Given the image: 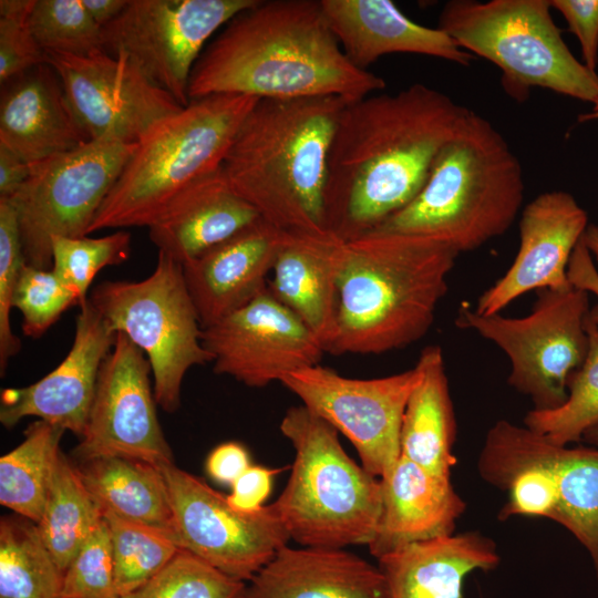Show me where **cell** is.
Wrapping results in <instances>:
<instances>
[{"label": "cell", "instance_id": "6da1fadb", "mask_svg": "<svg viewBox=\"0 0 598 598\" xmlns=\"http://www.w3.org/2000/svg\"><path fill=\"white\" fill-rule=\"evenodd\" d=\"M467 112L423 83L348 102L328 158L327 230L348 240L405 207Z\"/></svg>", "mask_w": 598, "mask_h": 598}, {"label": "cell", "instance_id": "7a4b0ae2", "mask_svg": "<svg viewBox=\"0 0 598 598\" xmlns=\"http://www.w3.org/2000/svg\"><path fill=\"white\" fill-rule=\"evenodd\" d=\"M385 85L346 56L320 0H257L208 42L192 71L188 97L339 96L353 102Z\"/></svg>", "mask_w": 598, "mask_h": 598}, {"label": "cell", "instance_id": "3957f363", "mask_svg": "<svg viewBox=\"0 0 598 598\" xmlns=\"http://www.w3.org/2000/svg\"><path fill=\"white\" fill-rule=\"evenodd\" d=\"M347 103L339 96L258 99L221 164L229 187L286 233H329L328 158Z\"/></svg>", "mask_w": 598, "mask_h": 598}, {"label": "cell", "instance_id": "277c9868", "mask_svg": "<svg viewBox=\"0 0 598 598\" xmlns=\"http://www.w3.org/2000/svg\"><path fill=\"white\" fill-rule=\"evenodd\" d=\"M460 254L434 238L370 230L343 240L329 353L402 349L431 328Z\"/></svg>", "mask_w": 598, "mask_h": 598}, {"label": "cell", "instance_id": "5b68a950", "mask_svg": "<svg viewBox=\"0 0 598 598\" xmlns=\"http://www.w3.org/2000/svg\"><path fill=\"white\" fill-rule=\"evenodd\" d=\"M524 195L523 168L507 141L468 110L417 195L372 230L425 236L458 254L472 251L509 229Z\"/></svg>", "mask_w": 598, "mask_h": 598}, {"label": "cell", "instance_id": "8992f818", "mask_svg": "<svg viewBox=\"0 0 598 598\" xmlns=\"http://www.w3.org/2000/svg\"><path fill=\"white\" fill-rule=\"evenodd\" d=\"M258 97L215 94L155 124L140 138L89 234L150 227L193 184L217 171Z\"/></svg>", "mask_w": 598, "mask_h": 598}, {"label": "cell", "instance_id": "52a82bcc", "mask_svg": "<svg viewBox=\"0 0 598 598\" xmlns=\"http://www.w3.org/2000/svg\"><path fill=\"white\" fill-rule=\"evenodd\" d=\"M280 431L295 460L274 505L290 539L309 547L369 545L382 509L381 480L357 464L339 432L303 404L287 410Z\"/></svg>", "mask_w": 598, "mask_h": 598}, {"label": "cell", "instance_id": "ba28073f", "mask_svg": "<svg viewBox=\"0 0 598 598\" xmlns=\"http://www.w3.org/2000/svg\"><path fill=\"white\" fill-rule=\"evenodd\" d=\"M437 28L463 50L495 64L503 90L519 103L535 87L598 101V73L574 56L549 0H451Z\"/></svg>", "mask_w": 598, "mask_h": 598}, {"label": "cell", "instance_id": "9c48e42d", "mask_svg": "<svg viewBox=\"0 0 598 598\" xmlns=\"http://www.w3.org/2000/svg\"><path fill=\"white\" fill-rule=\"evenodd\" d=\"M115 332L124 333L146 355L156 403L173 413L182 383L194 365L213 362L202 343V324L183 267L158 251L154 271L140 281H104L89 299Z\"/></svg>", "mask_w": 598, "mask_h": 598}, {"label": "cell", "instance_id": "30bf717a", "mask_svg": "<svg viewBox=\"0 0 598 598\" xmlns=\"http://www.w3.org/2000/svg\"><path fill=\"white\" fill-rule=\"evenodd\" d=\"M532 311L520 318L482 316L466 305L455 324L477 332L509 359V385L527 395L535 410H551L567 399V382L584 363L589 338V293L576 287L540 289Z\"/></svg>", "mask_w": 598, "mask_h": 598}, {"label": "cell", "instance_id": "8fae6325", "mask_svg": "<svg viewBox=\"0 0 598 598\" xmlns=\"http://www.w3.org/2000/svg\"><path fill=\"white\" fill-rule=\"evenodd\" d=\"M135 144L90 140L31 164L28 179L8 198L18 218L25 264L51 269L54 236L84 237Z\"/></svg>", "mask_w": 598, "mask_h": 598}, {"label": "cell", "instance_id": "7c38bea8", "mask_svg": "<svg viewBox=\"0 0 598 598\" xmlns=\"http://www.w3.org/2000/svg\"><path fill=\"white\" fill-rule=\"evenodd\" d=\"M257 0H128L102 28L103 49L125 53L182 106L192 71L208 42Z\"/></svg>", "mask_w": 598, "mask_h": 598}, {"label": "cell", "instance_id": "4fadbf2b", "mask_svg": "<svg viewBox=\"0 0 598 598\" xmlns=\"http://www.w3.org/2000/svg\"><path fill=\"white\" fill-rule=\"evenodd\" d=\"M159 467L175 543L227 576L249 581L289 542L274 503L254 512L237 511L226 496L174 463Z\"/></svg>", "mask_w": 598, "mask_h": 598}, {"label": "cell", "instance_id": "5bb4252c", "mask_svg": "<svg viewBox=\"0 0 598 598\" xmlns=\"http://www.w3.org/2000/svg\"><path fill=\"white\" fill-rule=\"evenodd\" d=\"M419 378L416 365L389 377L353 379L316 364L287 374L280 383L346 435L362 466L381 480L400 458L403 414Z\"/></svg>", "mask_w": 598, "mask_h": 598}, {"label": "cell", "instance_id": "9a60e30c", "mask_svg": "<svg viewBox=\"0 0 598 598\" xmlns=\"http://www.w3.org/2000/svg\"><path fill=\"white\" fill-rule=\"evenodd\" d=\"M68 103L89 140L135 144L148 128L182 106L125 53L44 52Z\"/></svg>", "mask_w": 598, "mask_h": 598}, {"label": "cell", "instance_id": "2e32d148", "mask_svg": "<svg viewBox=\"0 0 598 598\" xmlns=\"http://www.w3.org/2000/svg\"><path fill=\"white\" fill-rule=\"evenodd\" d=\"M151 372L144 352L117 332L100 369L87 424L73 450L74 462L121 456L158 467L174 463L157 419Z\"/></svg>", "mask_w": 598, "mask_h": 598}, {"label": "cell", "instance_id": "e0dca14e", "mask_svg": "<svg viewBox=\"0 0 598 598\" xmlns=\"http://www.w3.org/2000/svg\"><path fill=\"white\" fill-rule=\"evenodd\" d=\"M213 369L250 388L280 382L287 374L319 364V339L267 288L241 308L202 328Z\"/></svg>", "mask_w": 598, "mask_h": 598}, {"label": "cell", "instance_id": "ac0fdd59", "mask_svg": "<svg viewBox=\"0 0 598 598\" xmlns=\"http://www.w3.org/2000/svg\"><path fill=\"white\" fill-rule=\"evenodd\" d=\"M588 225L587 212L570 193L548 190L536 196L520 212L515 259L478 297L475 312L497 315L528 291L573 287L568 264Z\"/></svg>", "mask_w": 598, "mask_h": 598}, {"label": "cell", "instance_id": "d6986e66", "mask_svg": "<svg viewBox=\"0 0 598 598\" xmlns=\"http://www.w3.org/2000/svg\"><path fill=\"white\" fill-rule=\"evenodd\" d=\"M115 332L87 299L80 306L72 347L63 361L39 381L1 391L0 422L10 429L22 419L84 434L100 369L116 341Z\"/></svg>", "mask_w": 598, "mask_h": 598}, {"label": "cell", "instance_id": "ffe728a7", "mask_svg": "<svg viewBox=\"0 0 598 598\" xmlns=\"http://www.w3.org/2000/svg\"><path fill=\"white\" fill-rule=\"evenodd\" d=\"M288 235L259 218L182 266L202 328L241 308L268 288L267 275Z\"/></svg>", "mask_w": 598, "mask_h": 598}, {"label": "cell", "instance_id": "44dd1931", "mask_svg": "<svg viewBox=\"0 0 598 598\" xmlns=\"http://www.w3.org/2000/svg\"><path fill=\"white\" fill-rule=\"evenodd\" d=\"M346 56L359 69L385 54L413 53L467 66L474 55L439 28L414 22L390 0H320Z\"/></svg>", "mask_w": 598, "mask_h": 598}, {"label": "cell", "instance_id": "7402d4cb", "mask_svg": "<svg viewBox=\"0 0 598 598\" xmlns=\"http://www.w3.org/2000/svg\"><path fill=\"white\" fill-rule=\"evenodd\" d=\"M87 141L56 72L48 63L1 85L0 144L29 164L72 151Z\"/></svg>", "mask_w": 598, "mask_h": 598}, {"label": "cell", "instance_id": "603a6c76", "mask_svg": "<svg viewBox=\"0 0 598 598\" xmlns=\"http://www.w3.org/2000/svg\"><path fill=\"white\" fill-rule=\"evenodd\" d=\"M381 484V515L368 545L377 559L413 543L454 534L466 508L451 478L402 455Z\"/></svg>", "mask_w": 598, "mask_h": 598}, {"label": "cell", "instance_id": "cb8c5ba5", "mask_svg": "<svg viewBox=\"0 0 598 598\" xmlns=\"http://www.w3.org/2000/svg\"><path fill=\"white\" fill-rule=\"evenodd\" d=\"M249 582L246 598H389L380 568L344 548L286 545Z\"/></svg>", "mask_w": 598, "mask_h": 598}, {"label": "cell", "instance_id": "d4e9b609", "mask_svg": "<svg viewBox=\"0 0 598 598\" xmlns=\"http://www.w3.org/2000/svg\"><path fill=\"white\" fill-rule=\"evenodd\" d=\"M496 544L480 532L413 543L378 559L389 598H463L465 577L495 569Z\"/></svg>", "mask_w": 598, "mask_h": 598}, {"label": "cell", "instance_id": "484cf974", "mask_svg": "<svg viewBox=\"0 0 598 598\" xmlns=\"http://www.w3.org/2000/svg\"><path fill=\"white\" fill-rule=\"evenodd\" d=\"M259 218L229 187L220 166L179 195L148 234L159 252L184 266Z\"/></svg>", "mask_w": 598, "mask_h": 598}, {"label": "cell", "instance_id": "4316f807", "mask_svg": "<svg viewBox=\"0 0 598 598\" xmlns=\"http://www.w3.org/2000/svg\"><path fill=\"white\" fill-rule=\"evenodd\" d=\"M343 239L331 233L289 234L272 267L269 291L328 351L336 332Z\"/></svg>", "mask_w": 598, "mask_h": 598}, {"label": "cell", "instance_id": "83f0119b", "mask_svg": "<svg viewBox=\"0 0 598 598\" xmlns=\"http://www.w3.org/2000/svg\"><path fill=\"white\" fill-rule=\"evenodd\" d=\"M415 365L420 378L403 414L401 455L451 478L456 463V420L441 347H425Z\"/></svg>", "mask_w": 598, "mask_h": 598}, {"label": "cell", "instance_id": "f1b7e54d", "mask_svg": "<svg viewBox=\"0 0 598 598\" xmlns=\"http://www.w3.org/2000/svg\"><path fill=\"white\" fill-rule=\"evenodd\" d=\"M73 464L102 516L112 514L152 526L175 542L174 517L161 467L121 456Z\"/></svg>", "mask_w": 598, "mask_h": 598}, {"label": "cell", "instance_id": "f546056e", "mask_svg": "<svg viewBox=\"0 0 598 598\" xmlns=\"http://www.w3.org/2000/svg\"><path fill=\"white\" fill-rule=\"evenodd\" d=\"M544 461L555 498L551 520L587 550L598 586V447L548 443Z\"/></svg>", "mask_w": 598, "mask_h": 598}, {"label": "cell", "instance_id": "4dcf8cb0", "mask_svg": "<svg viewBox=\"0 0 598 598\" xmlns=\"http://www.w3.org/2000/svg\"><path fill=\"white\" fill-rule=\"evenodd\" d=\"M64 430L35 421L23 441L0 458V504L38 523L43 514Z\"/></svg>", "mask_w": 598, "mask_h": 598}, {"label": "cell", "instance_id": "1f68e13d", "mask_svg": "<svg viewBox=\"0 0 598 598\" xmlns=\"http://www.w3.org/2000/svg\"><path fill=\"white\" fill-rule=\"evenodd\" d=\"M102 518L73 462L60 452L37 526L63 574Z\"/></svg>", "mask_w": 598, "mask_h": 598}, {"label": "cell", "instance_id": "d6a6232c", "mask_svg": "<svg viewBox=\"0 0 598 598\" xmlns=\"http://www.w3.org/2000/svg\"><path fill=\"white\" fill-rule=\"evenodd\" d=\"M63 575L35 523L1 518L0 598H63Z\"/></svg>", "mask_w": 598, "mask_h": 598}, {"label": "cell", "instance_id": "836d02e7", "mask_svg": "<svg viewBox=\"0 0 598 598\" xmlns=\"http://www.w3.org/2000/svg\"><path fill=\"white\" fill-rule=\"evenodd\" d=\"M589 349L584 363L567 382L566 401L551 410L532 409L524 425L557 445L582 441L584 434L598 424V327L586 319Z\"/></svg>", "mask_w": 598, "mask_h": 598}, {"label": "cell", "instance_id": "e575fe53", "mask_svg": "<svg viewBox=\"0 0 598 598\" xmlns=\"http://www.w3.org/2000/svg\"><path fill=\"white\" fill-rule=\"evenodd\" d=\"M113 551L118 598L153 578L179 551L164 532L152 526L104 514Z\"/></svg>", "mask_w": 598, "mask_h": 598}, {"label": "cell", "instance_id": "d590c367", "mask_svg": "<svg viewBox=\"0 0 598 598\" xmlns=\"http://www.w3.org/2000/svg\"><path fill=\"white\" fill-rule=\"evenodd\" d=\"M28 28L43 52L89 55L104 51L102 28L81 0H34Z\"/></svg>", "mask_w": 598, "mask_h": 598}, {"label": "cell", "instance_id": "8d00e7d4", "mask_svg": "<svg viewBox=\"0 0 598 598\" xmlns=\"http://www.w3.org/2000/svg\"><path fill=\"white\" fill-rule=\"evenodd\" d=\"M51 246V269L76 296L81 306L87 300L86 292L99 271L128 258L131 234L118 230L99 238L54 236Z\"/></svg>", "mask_w": 598, "mask_h": 598}, {"label": "cell", "instance_id": "74e56055", "mask_svg": "<svg viewBox=\"0 0 598 598\" xmlns=\"http://www.w3.org/2000/svg\"><path fill=\"white\" fill-rule=\"evenodd\" d=\"M247 586L181 548L153 578L120 598H246Z\"/></svg>", "mask_w": 598, "mask_h": 598}, {"label": "cell", "instance_id": "f35d334b", "mask_svg": "<svg viewBox=\"0 0 598 598\" xmlns=\"http://www.w3.org/2000/svg\"><path fill=\"white\" fill-rule=\"evenodd\" d=\"M73 305H79L76 296L52 269L22 266L12 307L22 315L24 336L40 338Z\"/></svg>", "mask_w": 598, "mask_h": 598}, {"label": "cell", "instance_id": "ab89813d", "mask_svg": "<svg viewBox=\"0 0 598 598\" xmlns=\"http://www.w3.org/2000/svg\"><path fill=\"white\" fill-rule=\"evenodd\" d=\"M63 598H118L111 537L104 518L63 575Z\"/></svg>", "mask_w": 598, "mask_h": 598}, {"label": "cell", "instance_id": "60d3db41", "mask_svg": "<svg viewBox=\"0 0 598 598\" xmlns=\"http://www.w3.org/2000/svg\"><path fill=\"white\" fill-rule=\"evenodd\" d=\"M25 264L16 209L0 198V370L21 350V341L11 328V310L18 277Z\"/></svg>", "mask_w": 598, "mask_h": 598}, {"label": "cell", "instance_id": "b9f144b4", "mask_svg": "<svg viewBox=\"0 0 598 598\" xmlns=\"http://www.w3.org/2000/svg\"><path fill=\"white\" fill-rule=\"evenodd\" d=\"M30 12L0 16L1 85L44 62V52L28 28Z\"/></svg>", "mask_w": 598, "mask_h": 598}, {"label": "cell", "instance_id": "7bdbcfd3", "mask_svg": "<svg viewBox=\"0 0 598 598\" xmlns=\"http://www.w3.org/2000/svg\"><path fill=\"white\" fill-rule=\"evenodd\" d=\"M580 44L582 63L596 71L598 63V0H549Z\"/></svg>", "mask_w": 598, "mask_h": 598}, {"label": "cell", "instance_id": "ee69618b", "mask_svg": "<svg viewBox=\"0 0 598 598\" xmlns=\"http://www.w3.org/2000/svg\"><path fill=\"white\" fill-rule=\"evenodd\" d=\"M279 468L250 465L230 486L231 493L226 496L231 507L241 512H254L261 508L268 498L274 477Z\"/></svg>", "mask_w": 598, "mask_h": 598}, {"label": "cell", "instance_id": "f6af8a7d", "mask_svg": "<svg viewBox=\"0 0 598 598\" xmlns=\"http://www.w3.org/2000/svg\"><path fill=\"white\" fill-rule=\"evenodd\" d=\"M250 466L247 450L237 442L216 446L207 457L206 472L216 482L231 485Z\"/></svg>", "mask_w": 598, "mask_h": 598}, {"label": "cell", "instance_id": "bcb514c9", "mask_svg": "<svg viewBox=\"0 0 598 598\" xmlns=\"http://www.w3.org/2000/svg\"><path fill=\"white\" fill-rule=\"evenodd\" d=\"M568 279L573 287L594 293L598 299V269L582 239L571 254L568 264ZM589 317L598 327V303L590 309Z\"/></svg>", "mask_w": 598, "mask_h": 598}, {"label": "cell", "instance_id": "7dc6e473", "mask_svg": "<svg viewBox=\"0 0 598 598\" xmlns=\"http://www.w3.org/2000/svg\"><path fill=\"white\" fill-rule=\"evenodd\" d=\"M31 164L0 144V198H11L28 179Z\"/></svg>", "mask_w": 598, "mask_h": 598}, {"label": "cell", "instance_id": "c3c4849f", "mask_svg": "<svg viewBox=\"0 0 598 598\" xmlns=\"http://www.w3.org/2000/svg\"><path fill=\"white\" fill-rule=\"evenodd\" d=\"M81 2L91 19L103 28L120 16L128 0H81Z\"/></svg>", "mask_w": 598, "mask_h": 598}, {"label": "cell", "instance_id": "681fc988", "mask_svg": "<svg viewBox=\"0 0 598 598\" xmlns=\"http://www.w3.org/2000/svg\"><path fill=\"white\" fill-rule=\"evenodd\" d=\"M581 239L598 269V225H588Z\"/></svg>", "mask_w": 598, "mask_h": 598}, {"label": "cell", "instance_id": "f907efd6", "mask_svg": "<svg viewBox=\"0 0 598 598\" xmlns=\"http://www.w3.org/2000/svg\"><path fill=\"white\" fill-rule=\"evenodd\" d=\"M582 441L591 446L598 447V424L589 429L582 436Z\"/></svg>", "mask_w": 598, "mask_h": 598}, {"label": "cell", "instance_id": "816d5d0a", "mask_svg": "<svg viewBox=\"0 0 598 598\" xmlns=\"http://www.w3.org/2000/svg\"><path fill=\"white\" fill-rule=\"evenodd\" d=\"M579 122H587L598 120V101L592 104L591 111L588 113L581 114L578 117Z\"/></svg>", "mask_w": 598, "mask_h": 598}]
</instances>
